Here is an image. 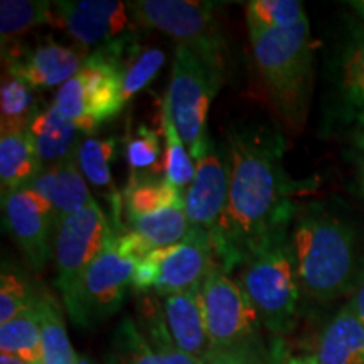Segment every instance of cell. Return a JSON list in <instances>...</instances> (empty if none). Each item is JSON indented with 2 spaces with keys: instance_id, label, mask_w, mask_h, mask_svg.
Listing matches in <instances>:
<instances>
[{
  "instance_id": "obj_1",
  "label": "cell",
  "mask_w": 364,
  "mask_h": 364,
  "mask_svg": "<svg viewBox=\"0 0 364 364\" xmlns=\"http://www.w3.org/2000/svg\"><path fill=\"white\" fill-rule=\"evenodd\" d=\"M230 193L220 223L209 233L216 263L231 273L272 236L290 228L297 208L294 182L284 166L285 140L279 125L250 122L228 130Z\"/></svg>"
},
{
  "instance_id": "obj_2",
  "label": "cell",
  "mask_w": 364,
  "mask_h": 364,
  "mask_svg": "<svg viewBox=\"0 0 364 364\" xmlns=\"http://www.w3.org/2000/svg\"><path fill=\"white\" fill-rule=\"evenodd\" d=\"M300 292L314 302L354 295L364 284V235L358 221L334 203H309L290 228Z\"/></svg>"
},
{
  "instance_id": "obj_3",
  "label": "cell",
  "mask_w": 364,
  "mask_h": 364,
  "mask_svg": "<svg viewBox=\"0 0 364 364\" xmlns=\"http://www.w3.org/2000/svg\"><path fill=\"white\" fill-rule=\"evenodd\" d=\"M253 61L277 117L287 129L306 125L314 91V43L306 19L287 29H248Z\"/></svg>"
},
{
  "instance_id": "obj_4",
  "label": "cell",
  "mask_w": 364,
  "mask_h": 364,
  "mask_svg": "<svg viewBox=\"0 0 364 364\" xmlns=\"http://www.w3.org/2000/svg\"><path fill=\"white\" fill-rule=\"evenodd\" d=\"M201 307L213 349L209 361L268 364L280 353V346L265 344L263 326L253 306L238 282L220 265L213 268L201 287Z\"/></svg>"
},
{
  "instance_id": "obj_5",
  "label": "cell",
  "mask_w": 364,
  "mask_h": 364,
  "mask_svg": "<svg viewBox=\"0 0 364 364\" xmlns=\"http://www.w3.org/2000/svg\"><path fill=\"white\" fill-rule=\"evenodd\" d=\"M134 36L122 34L86 58L85 65L58 90L54 105L83 134H93L124 110V73L139 51Z\"/></svg>"
},
{
  "instance_id": "obj_6",
  "label": "cell",
  "mask_w": 364,
  "mask_h": 364,
  "mask_svg": "<svg viewBox=\"0 0 364 364\" xmlns=\"http://www.w3.org/2000/svg\"><path fill=\"white\" fill-rule=\"evenodd\" d=\"M290 228L279 231L258 248L238 268L236 279L263 329L277 338L294 331L302 297L290 245Z\"/></svg>"
},
{
  "instance_id": "obj_7",
  "label": "cell",
  "mask_w": 364,
  "mask_h": 364,
  "mask_svg": "<svg viewBox=\"0 0 364 364\" xmlns=\"http://www.w3.org/2000/svg\"><path fill=\"white\" fill-rule=\"evenodd\" d=\"M127 6L135 26L169 36L177 46L193 51L209 70L225 80L230 51L221 22L216 17L215 4L191 0H136Z\"/></svg>"
},
{
  "instance_id": "obj_8",
  "label": "cell",
  "mask_w": 364,
  "mask_h": 364,
  "mask_svg": "<svg viewBox=\"0 0 364 364\" xmlns=\"http://www.w3.org/2000/svg\"><path fill=\"white\" fill-rule=\"evenodd\" d=\"M136 263L135 258L120 252L113 228L107 245L86 267L70 297L63 300L73 324L93 329L115 316L134 284Z\"/></svg>"
},
{
  "instance_id": "obj_9",
  "label": "cell",
  "mask_w": 364,
  "mask_h": 364,
  "mask_svg": "<svg viewBox=\"0 0 364 364\" xmlns=\"http://www.w3.org/2000/svg\"><path fill=\"white\" fill-rule=\"evenodd\" d=\"M223 81L193 51L177 46L166 100L176 129L194 161H199L211 144L208 113Z\"/></svg>"
},
{
  "instance_id": "obj_10",
  "label": "cell",
  "mask_w": 364,
  "mask_h": 364,
  "mask_svg": "<svg viewBox=\"0 0 364 364\" xmlns=\"http://www.w3.org/2000/svg\"><path fill=\"white\" fill-rule=\"evenodd\" d=\"M326 134L364 124V22L346 17L327 59Z\"/></svg>"
},
{
  "instance_id": "obj_11",
  "label": "cell",
  "mask_w": 364,
  "mask_h": 364,
  "mask_svg": "<svg viewBox=\"0 0 364 364\" xmlns=\"http://www.w3.org/2000/svg\"><path fill=\"white\" fill-rule=\"evenodd\" d=\"M216 265L209 231L191 226L179 243L156 250L136 263L132 287L140 294L169 297L203 287Z\"/></svg>"
},
{
  "instance_id": "obj_12",
  "label": "cell",
  "mask_w": 364,
  "mask_h": 364,
  "mask_svg": "<svg viewBox=\"0 0 364 364\" xmlns=\"http://www.w3.org/2000/svg\"><path fill=\"white\" fill-rule=\"evenodd\" d=\"M113 231L98 203L66 218L54 235L58 289L68 299L83 275L86 267L102 252Z\"/></svg>"
},
{
  "instance_id": "obj_13",
  "label": "cell",
  "mask_w": 364,
  "mask_h": 364,
  "mask_svg": "<svg viewBox=\"0 0 364 364\" xmlns=\"http://www.w3.org/2000/svg\"><path fill=\"white\" fill-rule=\"evenodd\" d=\"M4 221L26 262L34 272H41L53 255V209L34 191L22 188L2 196Z\"/></svg>"
},
{
  "instance_id": "obj_14",
  "label": "cell",
  "mask_w": 364,
  "mask_h": 364,
  "mask_svg": "<svg viewBox=\"0 0 364 364\" xmlns=\"http://www.w3.org/2000/svg\"><path fill=\"white\" fill-rule=\"evenodd\" d=\"M230 193V166L226 150L220 152L209 144L208 152L196 161L193 184L184 193V211L191 226L203 228L211 233L225 213Z\"/></svg>"
},
{
  "instance_id": "obj_15",
  "label": "cell",
  "mask_w": 364,
  "mask_h": 364,
  "mask_svg": "<svg viewBox=\"0 0 364 364\" xmlns=\"http://www.w3.org/2000/svg\"><path fill=\"white\" fill-rule=\"evenodd\" d=\"M90 54L48 39L33 51L9 54V75L16 76L33 90L63 86L78 75Z\"/></svg>"
},
{
  "instance_id": "obj_16",
  "label": "cell",
  "mask_w": 364,
  "mask_h": 364,
  "mask_svg": "<svg viewBox=\"0 0 364 364\" xmlns=\"http://www.w3.org/2000/svg\"><path fill=\"white\" fill-rule=\"evenodd\" d=\"M127 223H129L127 228H115L118 248L127 257L135 258L136 262L144 260L156 250L179 243L191 228L184 204L162 209L152 215L134 218Z\"/></svg>"
},
{
  "instance_id": "obj_17",
  "label": "cell",
  "mask_w": 364,
  "mask_h": 364,
  "mask_svg": "<svg viewBox=\"0 0 364 364\" xmlns=\"http://www.w3.org/2000/svg\"><path fill=\"white\" fill-rule=\"evenodd\" d=\"M27 189L34 191L51 206L56 230L66 218L97 203L78 166V156L44 167Z\"/></svg>"
},
{
  "instance_id": "obj_18",
  "label": "cell",
  "mask_w": 364,
  "mask_h": 364,
  "mask_svg": "<svg viewBox=\"0 0 364 364\" xmlns=\"http://www.w3.org/2000/svg\"><path fill=\"white\" fill-rule=\"evenodd\" d=\"M162 307L177 349L191 358L208 363L213 349L204 324L201 287L164 297Z\"/></svg>"
},
{
  "instance_id": "obj_19",
  "label": "cell",
  "mask_w": 364,
  "mask_h": 364,
  "mask_svg": "<svg viewBox=\"0 0 364 364\" xmlns=\"http://www.w3.org/2000/svg\"><path fill=\"white\" fill-rule=\"evenodd\" d=\"M311 359L314 364H364V324L351 302L324 326Z\"/></svg>"
},
{
  "instance_id": "obj_20",
  "label": "cell",
  "mask_w": 364,
  "mask_h": 364,
  "mask_svg": "<svg viewBox=\"0 0 364 364\" xmlns=\"http://www.w3.org/2000/svg\"><path fill=\"white\" fill-rule=\"evenodd\" d=\"M29 134L34 140L43 169L78 156V149L83 142L81 140L83 132L70 118L63 115L54 103L39 112L31 125Z\"/></svg>"
},
{
  "instance_id": "obj_21",
  "label": "cell",
  "mask_w": 364,
  "mask_h": 364,
  "mask_svg": "<svg viewBox=\"0 0 364 364\" xmlns=\"http://www.w3.org/2000/svg\"><path fill=\"white\" fill-rule=\"evenodd\" d=\"M43 171L29 130L0 132V184L2 196L27 186Z\"/></svg>"
},
{
  "instance_id": "obj_22",
  "label": "cell",
  "mask_w": 364,
  "mask_h": 364,
  "mask_svg": "<svg viewBox=\"0 0 364 364\" xmlns=\"http://www.w3.org/2000/svg\"><path fill=\"white\" fill-rule=\"evenodd\" d=\"M181 204H184V193L167 182L166 177L159 179L132 172L124 193L127 221Z\"/></svg>"
},
{
  "instance_id": "obj_23",
  "label": "cell",
  "mask_w": 364,
  "mask_h": 364,
  "mask_svg": "<svg viewBox=\"0 0 364 364\" xmlns=\"http://www.w3.org/2000/svg\"><path fill=\"white\" fill-rule=\"evenodd\" d=\"M115 364H204L179 349L159 351L152 349L139 331L135 321L125 317L118 326L115 341Z\"/></svg>"
},
{
  "instance_id": "obj_24",
  "label": "cell",
  "mask_w": 364,
  "mask_h": 364,
  "mask_svg": "<svg viewBox=\"0 0 364 364\" xmlns=\"http://www.w3.org/2000/svg\"><path fill=\"white\" fill-rule=\"evenodd\" d=\"M56 14L58 26L66 29L71 38H75L81 44V48L90 46H102L112 43L113 39L120 38L113 27L108 24L98 14L88 11L80 2H61L53 4Z\"/></svg>"
},
{
  "instance_id": "obj_25",
  "label": "cell",
  "mask_w": 364,
  "mask_h": 364,
  "mask_svg": "<svg viewBox=\"0 0 364 364\" xmlns=\"http://www.w3.org/2000/svg\"><path fill=\"white\" fill-rule=\"evenodd\" d=\"M41 321V343L44 364H75L78 354L73 351L61 306L54 295L41 290L38 299Z\"/></svg>"
},
{
  "instance_id": "obj_26",
  "label": "cell",
  "mask_w": 364,
  "mask_h": 364,
  "mask_svg": "<svg viewBox=\"0 0 364 364\" xmlns=\"http://www.w3.org/2000/svg\"><path fill=\"white\" fill-rule=\"evenodd\" d=\"M0 351L19 356L29 364H44L38 302L0 326Z\"/></svg>"
},
{
  "instance_id": "obj_27",
  "label": "cell",
  "mask_w": 364,
  "mask_h": 364,
  "mask_svg": "<svg viewBox=\"0 0 364 364\" xmlns=\"http://www.w3.org/2000/svg\"><path fill=\"white\" fill-rule=\"evenodd\" d=\"M39 115L33 88L12 75H4L0 90V132H26Z\"/></svg>"
},
{
  "instance_id": "obj_28",
  "label": "cell",
  "mask_w": 364,
  "mask_h": 364,
  "mask_svg": "<svg viewBox=\"0 0 364 364\" xmlns=\"http://www.w3.org/2000/svg\"><path fill=\"white\" fill-rule=\"evenodd\" d=\"M46 24L58 26L51 2H43V0H2L0 2L2 46L9 38L22 36Z\"/></svg>"
},
{
  "instance_id": "obj_29",
  "label": "cell",
  "mask_w": 364,
  "mask_h": 364,
  "mask_svg": "<svg viewBox=\"0 0 364 364\" xmlns=\"http://www.w3.org/2000/svg\"><path fill=\"white\" fill-rule=\"evenodd\" d=\"M161 124L162 134L166 140V157H164V177L176 188L188 189L193 184L196 176V167L193 164L188 147L182 142L179 132L176 129L172 113L169 108V102L164 100L161 110Z\"/></svg>"
},
{
  "instance_id": "obj_30",
  "label": "cell",
  "mask_w": 364,
  "mask_h": 364,
  "mask_svg": "<svg viewBox=\"0 0 364 364\" xmlns=\"http://www.w3.org/2000/svg\"><path fill=\"white\" fill-rule=\"evenodd\" d=\"M39 294L41 290L34 289L33 282L19 268L4 263L0 275V326L33 307Z\"/></svg>"
},
{
  "instance_id": "obj_31",
  "label": "cell",
  "mask_w": 364,
  "mask_h": 364,
  "mask_svg": "<svg viewBox=\"0 0 364 364\" xmlns=\"http://www.w3.org/2000/svg\"><path fill=\"white\" fill-rule=\"evenodd\" d=\"M307 19L299 0H252L247 4L248 29H287Z\"/></svg>"
},
{
  "instance_id": "obj_32",
  "label": "cell",
  "mask_w": 364,
  "mask_h": 364,
  "mask_svg": "<svg viewBox=\"0 0 364 364\" xmlns=\"http://www.w3.org/2000/svg\"><path fill=\"white\" fill-rule=\"evenodd\" d=\"M118 140L113 139H83L78 149V166L83 172L85 179L91 186L98 189L110 188L113 189L112 182V161L115 157Z\"/></svg>"
},
{
  "instance_id": "obj_33",
  "label": "cell",
  "mask_w": 364,
  "mask_h": 364,
  "mask_svg": "<svg viewBox=\"0 0 364 364\" xmlns=\"http://www.w3.org/2000/svg\"><path fill=\"white\" fill-rule=\"evenodd\" d=\"M166 63V54L159 48H147L135 53L125 66L124 73V100L125 103L135 97L139 91L147 88V85L157 76Z\"/></svg>"
},
{
  "instance_id": "obj_34",
  "label": "cell",
  "mask_w": 364,
  "mask_h": 364,
  "mask_svg": "<svg viewBox=\"0 0 364 364\" xmlns=\"http://www.w3.org/2000/svg\"><path fill=\"white\" fill-rule=\"evenodd\" d=\"M127 162L132 172L150 169L161 157V139L156 130L140 125L127 142Z\"/></svg>"
},
{
  "instance_id": "obj_35",
  "label": "cell",
  "mask_w": 364,
  "mask_h": 364,
  "mask_svg": "<svg viewBox=\"0 0 364 364\" xmlns=\"http://www.w3.org/2000/svg\"><path fill=\"white\" fill-rule=\"evenodd\" d=\"M81 6L88 11L98 14L110 24L118 34H125L129 29V6L125 2H115V0H81Z\"/></svg>"
},
{
  "instance_id": "obj_36",
  "label": "cell",
  "mask_w": 364,
  "mask_h": 364,
  "mask_svg": "<svg viewBox=\"0 0 364 364\" xmlns=\"http://www.w3.org/2000/svg\"><path fill=\"white\" fill-rule=\"evenodd\" d=\"M348 156L354 169V188L359 198L364 199V124L353 130Z\"/></svg>"
},
{
  "instance_id": "obj_37",
  "label": "cell",
  "mask_w": 364,
  "mask_h": 364,
  "mask_svg": "<svg viewBox=\"0 0 364 364\" xmlns=\"http://www.w3.org/2000/svg\"><path fill=\"white\" fill-rule=\"evenodd\" d=\"M349 302H351V306L354 307V311H356L359 318H361L363 324H364V284L359 287L358 292L353 295Z\"/></svg>"
},
{
  "instance_id": "obj_38",
  "label": "cell",
  "mask_w": 364,
  "mask_h": 364,
  "mask_svg": "<svg viewBox=\"0 0 364 364\" xmlns=\"http://www.w3.org/2000/svg\"><path fill=\"white\" fill-rule=\"evenodd\" d=\"M0 364H29L24 359L19 356H14V354H6L2 353L0 354Z\"/></svg>"
},
{
  "instance_id": "obj_39",
  "label": "cell",
  "mask_w": 364,
  "mask_h": 364,
  "mask_svg": "<svg viewBox=\"0 0 364 364\" xmlns=\"http://www.w3.org/2000/svg\"><path fill=\"white\" fill-rule=\"evenodd\" d=\"M348 6H351L359 19L364 22V0H353V2H348Z\"/></svg>"
},
{
  "instance_id": "obj_40",
  "label": "cell",
  "mask_w": 364,
  "mask_h": 364,
  "mask_svg": "<svg viewBox=\"0 0 364 364\" xmlns=\"http://www.w3.org/2000/svg\"><path fill=\"white\" fill-rule=\"evenodd\" d=\"M284 351L280 349V353L277 354L275 358H273V361H270L268 364H287L285 359H284ZM204 364H228V363H220V361H209V363H204Z\"/></svg>"
},
{
  "instance_id": "obj_41",
  "label": "cell",
  "mask_w": 364,
  "mask_h": 364,
  "mask_svg": "<svg viewBox=\"0 0 364 364\" xmlns=\"http://www.w3.org/2000/svg\"><path fill=\"white\" fill-rule=\"evenodd\" d=\"M287 364H314L311 356H304V358H289L287 359Z\"/></svg>"
}]
</instances>
